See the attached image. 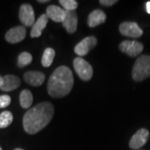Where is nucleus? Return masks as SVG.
I'll use <instances>...</instances> for the list:
<instances>
[{
	"label": "nucleus",
	"mask_w": 150,
	"mask_h": 150,
	"mask_svg": "<svg viewBox=\"0 0 150 150\" xmlns=\"http://www.w3.org/2000/svg\"><path fill=\"white\" fill-rule=\"evenodd\" d=\"M54 113V108L51 103H38L24 114L23 118V129L28 134H37L50 123Z\"/></svg>",
	"instance_id": "nucleus-1"
},
{
	"label": "nucleus",
	"mask_w": 150,
	"mask_h": 150,
	"mask_svg": "<svg viewBox=\"0 0 150 150\" xmlns=\"http://www.w3.org/2000/svg\"><path fill=\"white\" fill-rule=\"evenodd\" d=\"M74 86V76L69 67L60 66L54 70L48 83V94L53 98L67 96Z\"/></svg>",
	"instance_id": "nucleus-2"
},
{
	"label": "nucleus",
	"mask_w": 150,
	"mask_h": 150,
	"mask_svg": "<svg viewBox=\"0 0 150 150\" xmlns=\"http://www.w3.org/2000/svg\"><path fill=\"white\" fill-rule=\"evenodd\" d=\"M132 77L136 82H141L150 77L149 55H141L137 59L133 67Z\"/></svg>",
	"instance_id": "nucleus-3"
},
{
	"label": "nucleus",
	"mask_w": 150,
	"mask_h": 150,
	"mask_svg": "<svg viewBox=\"0 0 150 150\" xmlns=\"http://www.w3.org/2000/svg\"><path fill=\"white\" fill-rule=\"evenodd\" d=\"M74 69L82 80H90L93 74V68L86 60L82 59L81 57H78L74 60Z\"/></svg>",
	"instance_id": "nucleus-4"
},
{
	"label": "nucleus",
	"mask_w": 150,
	"mask_h": 150,
	"mask_svg": "<svg viewBox=\"0 0 150 150\" xmlns=\"http://www.w3.org/2000/svg\"><path fill=\"white\" fill-rule=\"evenodd\" d=\"M119 49L130 57H136L142 53L144 45L136 40H124L119 44Z\"/></svg>",
	"instance_id": "nucleus-5"
},
{
	"label": "nucleus",
	"mask_w": 150,
	"mask_h": 150,
	"mask_svg": "<svg viewBox=\"0 0 150 150\" xmlns=\"http://www.w3.org/2000/svg\"><path fill=\"white\" fill-rule=\"evenodd\" d=\"M119 32L123 36L138 38L143 35V30L134 22H123L119 25Z\"/></svg>",
	"instance_id": "nucleus-6"
},
{
	"label": "nucleus",
	"mask_w": 150,
	"mask_h": 150,
	"mask_svg": "<svg viewBox=\"0 0 150 150\" xmlns=\"http://www.w3.org/2000/svg\"><path fill=\"white\" fill-rule=\"evenodd\" d=\"M19 19L26 27H31L35 23V15L33 7L28 4H22L19 8Z\"/></svg>",
	"instance_id": "nucleus-7"
},
{
	"label": "nucleus",
	"mask_w": 150,
	"mask_h": 150,
	"mask_svg": "<svg viewBox=\"0 0 150 150\" xmlns=\"http://www.w3.org/2000/svg\"><path fill=\"white\" fill-rule=\"evenodd\" d=\"M149 137V132L145 129H141L138 130L133 135L131 139L129 141V147L130 149L134 150L139 149L145 144L148 142Z\"/></svg>",
	"instance_id": "nucleus-8"
},
{
	"label": "nucleus",
	"mask_w": 150,
	"mask_h": 150,
	"mask_svg": "<svg viewBox=\"0 0 150 150\" xmlns=\"http://www.w3.org/2000/svg\"><path fill=\"white\" fill-rule=\"evenodd\" d=\"M97 38L93 36H89L83 38L81 42L78 43L74 48V52L79 57L85 56L91 49L97 45Z\"/></svg>",
	"instance_id": "nucleus-9"
},
{
	"label": "nucleus",
	"mask_w": 150,
	"mask_h": 150,
	"mask_svg": "<svg viewBox=\"0 0 150 150\" xmlns=\"http://www.w3.org/2000/svg\"><path fill=\"white\" fill-rule=\"evenodd\" d=\"M26 28L23 26L12 28L5 34V39L10 43H17L23 41L26 37Z\"/></svg>",
	"instance_id": "nucleus-10"
},
{
	"label": "nucleus",
	"mask_w": 150,
	"mask_h": 150,
	"mask_svg": "<svg viewBox=\"0 0 150 150\" xmlns=\"http://www.w3.org/2000/svg\"><path fill=\"white\" fill-rule=\"evenodd\" d=\"M63 26L69 33H74L78 27V16L75 11H66L64 21L62 22Z\"/></svg>",
	"instance_id": "nucleus-11"
},
{
	"label": "nucleus",
	"mask_w": 150,
	"mask_h": 150,
	"mask_svg": "<svg viewBox=\"0 0 150 150\" xmlns=\"http://www.w3.org/2000/svg\"><path fill=\"white\" fill-rule=\"evenodd\" d=\"M20 79L15 75H5L3 77V83L0 89L4 92L13 91L20 86Z\"/></svg>",
	"instance_id": "nucleus-12"
},
{
	"label": "nucleus",
	"mask_w": 150,
	"mask_h": 150,
	"mask_svg": "<svg viewBox=\"0 0 150 150\" xmlns=\"http://www.w3.org/2000/svg\"><path fill=\"white\" fill-rule=\"evenodd\" d=\"M23 79L25 82L32 86H40L43 84L45 80V76L41 72L37 71H28L23 75Z\"/></svg>",
	"instance_id": "nucleus-13"
},
{
	"label": "nucleus",
	"mask_w": 150,
	"mask_h": 150,
	"mask_svg": "<svg viewBox=\"0 0 150 150\" xmlns=\"http://www.w3.org/2000/svg\"><path fill=\"white\" fill-rule=\"evenodd\" d=\"M66 10L57 5H50L47 8L46 15L48 18L52 19L56 23H62L64 21Z\"/></svg>",
	"instance_id": "nucleus-14"
},
{
	"label": "nucleus",
	"mask_w": 150,
	"mask_h": 150,
	"mask_svg": "<svg viewBox=\"0 0 150 150\" xmlns=\"http://www.w3.org/2000/svg\"><path fill=\"white\" fill-rule=\"evenodd\" d=\"M106 14L104 12L100 9H96L90 13L88 18V25L90 28H94L102 24L106 21Z\"/></svg>",
	"instance_id": "nucleus-15"
},
{
	"label": "nucleus",
	"mask_w": 150,
	"mask_h": 150,
	"mask_svg": "<svg viewBox=\"0 0 150 150\" xmlns=\"http://www.w3.org/2000/svg\"><path fill=\"white\" fill-rule=\"evenodd\" d=\"M48 18L46 14H42L33 25L30 36L31 38H38L41 36L43 30L47 26Z\"/></svg>",
	"instance_id": "nucleus-16"
},
{
	"label": "nucleus",
	"mask_w": 150,
	"mask_h": 150,
	"mask_svg": "<svg viewBox=\"0 0 150 150\" xmlns=\"http://www.w3.org/2000/svg\"><path fill=\"white\" fill-rule=\"evenodd\" d=\"M33 101V97L31 92L28 89H24L19 94V102L22 108H28L32 105Z\"/></svg>",
	"instance_id": "nucleus-17"
},
{
	"label": "nucleus",
	"mask_w": 150,
	"mask_h": 150,
	"mask_svg": "<svg viewBox=\"0 0 150 150\" xmlns=\"http://www.w3.org/2000/svg\"><path fill=\"white\" fill-rule=\"evenodd\" d=\"M54 57H55V51L53 48H47L43 52L42 57V65L45 68H48L53 64Z\"/></svg>",
	"instance_id": "nucleus-18"
},
{
	"label": "nucleus",
	"mask_w": 150,
	"mask_h": 150,
	"mask_svg": "<svg viewBox=\"0 0 150 150\" xmlns=\"http://www.w3.org/2000/svg\"><path fill=\"white\" fill-rule=\"evenodd\" d=\"M13 116L9 111H4L0 113V129H5L13 123Z\"/></svg>",
	"instance_id": "nucleus-19"
},
{
	"label": "nucleus",
	"mask_w": 150,
	"mask_h": 150,
	"mask_svg": "<svg viewBox=\"0 0 150 150\" xmlns=\"http://www.w3.org/2000/svg\"><path fill=\"white\" fill-rule=\"evenodd\" d=\"M33 61V57L28 52H23L19 54L18 58V65L19 68H23L27 65L30 64Z\"/></svg>",
	"instance_id": "nucleus-20"
},
{
	"label": "nucleus",
	"mask_w": 150,
	"mask_h": 150,
	"mask_svg": "<svg viewBox=\"0 0 150 150\" xmlns=\"http://www.w3.org/2000/svg\"><path fill=\"white\" fill-rule=\"evenodd\" d=\"M59 4L66 11H74L78 8V2L75 0H60Z\"/></svg>",
	"instance_id": "nucleus-21"
},
{
	"label": "nucleus",
	"mask_w": 150,
	"mask_h": 150,
	"mask_svg": "<svg viewBox=\"0 0 150 150\" xmlns=\"http://www.w3.org/2000/svg\"><path fill=\"white\" fill-rule=\"evenodd\" d=\"M11 103V98L8 95H0V108L8 107Z\"/></svg>",
	"instance_id": "nucleus-22"
},
{
	"label": "nucleus",
	"mask_w": 150,
	"mask_h": 150,
	"mask_svg": "<svg viewBox=\"0 0 150 150\" xmlns=\"http://www.w3.org/2000/svg\"><path fill=\"white\" fill-rule=\"evenodd\" d=\"M118 1L117 0H100L99 4L103 6H107V7H110V6L114 5L115 4H117Z\"/></svg>",
	"instance_id": "nucleus-23"
},
{
	"label": "nucleus",
	"mask_w": 150,
	"mask_h": 150,
	"mask_svg": "<svg viewBox=\"0 0 150 150\" xmlns=\"http://www.w3.org/2000/svg\"><path fill=\"white\" fill-rule=\"evenodd\" d=\"M146 11H147L148 13L150 14V1L146 3Z\"/></svg>",
	"instance_id": "nucleus-24"
},
{
	"label": "nucleus",
	"mask_w": 150,
	"mask_h": 150,
	"mask_svg": "<svg viewBox=\"0 0 150 150\" xmlns=\"http://www.w3.org/2000/svg\"><path fill=\"white\" fill-rule=\"evenodd\" d=\"M38 3H40V4H44V3H48V2H49L48 0H43V1H42V0H39V1H38Z\"/></svg>",
	"instance_id": "nucleus-25"
},
{
	"label": "nucleus",
	"mask_w": 150,
	"mask_h": 150,
	"mask_svg": "<svg viewBox=\"0 0 150 150\" xmlns=\"http://www.w3.org/2000/svg\"><path fill=\"white\" fill-rule=\"evenodd\" d=\"M2 83H3V77L2 76H0V87L2 85Z\"/></svg>",
	"instance_id": "nucleus-26"
},
{
	"label": "nucleus",
	"mask_w": 150,
	"mask_h": 150,
	"mask_svg": "<svg viewBox=\"0 0 150 150\" xmlns=\"http://www.w3.org/2000/svg\"><path fill=\"white\" fill-rule=\"evenodd\" d=\"M14 150H23V149H15Z\"/></svg>",
	"instance_id": "nucleus-27"
},
{
	"label": "nucleus",
	"mask_w": 150,
	"mask_h": 150,
	"mask_svg": "<svg viewBox=\"0 0 150 150\" xmlns=\"http://www.w3.org/2000/svg\"><path fill=\"white\" fill-rule=\"evenodd\" d=\"M0 150H3V149H2V148H1V147H0Z\"/></svg>",
	"instance_id": "nucleus-28"
}]
</instances>
